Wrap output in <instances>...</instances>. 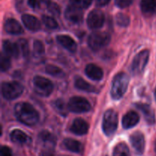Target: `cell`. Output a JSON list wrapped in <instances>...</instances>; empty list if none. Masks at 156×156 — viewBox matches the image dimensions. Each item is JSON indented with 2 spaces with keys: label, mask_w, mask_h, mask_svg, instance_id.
Wrapping results in <instances>:
<instances>
[{
  "label": "cell",
  "mask_w": 156,
  "mask_h": 156,
  "mask_svg": "<svg viewBox=\"0 0 156 156\" xmlns=\"http://www.w3.org/2000/svg\"><path fill=\"white\" fill-rule=\"evenodd\" d=\"M15 115L21 123L27 126H34L39 121V114L32 105L21 102L15 105Z\"/></svg>",
  "instance_id": "6da1fadb"
},
{
  "label": "cell",
  "mask_w": 156,
  "mask_h": 156,
  "mask_svg": "<svg viewBox=\"0 0 156 156\" xmlns=\"http://www.w3.org/2000/svg\"><path fill=\"white\" fill-rule=\"evenodd\" d=\"M129 76L125 73H119L113 79L111 86V97L114 100H119L126 93L129 85Z\"/></svg>",
  "instance_id": "7a4b0ae2"
},
{
  "label": "cell",
  "mask_w": 156,
  "mask_h": 156,
  "mask_svg": "<svg viewBox=\"0 0 156 156\" xmlns=\"http://www.w3.org/2000/svg\"><path fill=\"white\" fill-rule=\"evenodd\" d=\"M118 125V116L117 114L112 109L108 110L104 114L103 124L102 128L105 135H113L117 129Z\"/></svg>",
  "instance_id": "3957f363"
},
{
  "label": "cell",
  "mask_w": 156,
  "mask_h": 156,
  "mask_svg": "<svg viewBox=\"0 0 156 156\" xmlns=\"http://www.w3.org/2000/svg\"><path fill=\"white\" fill-rule=\"evenodd\" d=\"M111 41V36L107 32L97 31L91 34L88 39V46L91 50L97 51L108 45Z\"/></svg>",
  "instance_id": "277c9868"
},
{
  "label": "cell",
  "mask_w": 156,
  "mask_h": 156,
  "mask_svg": "<svg viewBox=\"0 0 156 156\" xmlns=\"http://www.w3.org/2000/svg\"><path fill=\"white\" fill-rule=\"evenodd\" d=\"M24 88L17 82H3L2 84V94L7 100H14L22 94Z\"/></svg>",
  "instance_id": "5b68a950"
},
{
  "label": "cell",
  "mask_w": 156,
  "mask_h": 156,
  "mask_svg": "<svg viewBox=\"0 0 156 156\" xmlns=\"http://www.w3.org/2000/svg\"><path fill=\"white\" fill-rule=\"evenodd\" d=\"M35 92L43 97H47L53 90V85L51 81L42 76H35L33 80Z\"/></svg>",
  "instance_id": "8992f818"
},
{
  "label": "cell",
  "mask_w": 156,
  "mask_h": 156,
  "mask_svg": "<svg viewBox=\"0 0 156 156\" xmlns=\"http://www.w3.org/2000/svg\"><path fill=\"white\" fill-rule=\"evenodd\" d=\"M149 58V51L144 50L134 57L132 63V73L133 75H140L146 68Z\"/></svg>",
  "instance_id": "52a82bcc"
},
{
  "label": "cell",
  "mask_w": 156,
  "mask_h": 156,
  "mask_svg": "<svg viewBox=\"0 0 156 156\" xmlns=\"http://www.w3.org/2000/svg\"><path fill=\"white\" fill-rule=\"evenodd\" d=\"M68 108L72 112L79 114L89 111L91 109V105L85 98L76 96L70 98L68 103Z\"/></svg>",
  "instance_id": "ba28073f"
},
{
  "label": "cell",
  "mask_w": 156,
  "mask_h": 156,
  "mask_svg": "<svg viewBox=\"0 0 156 156\" xmlns=\"http://www.w3.org/2000/svg\"><path fill=\"white\" fill-rule=\"evenodd\" d=\"M105 23V15L98 9L91 11L87 18V24L89 28L98 29L103 26Z\"/></svg>",
  "instance_id": "9c48e42d"
},
{
  "label": "cell",
  "mask_w": 156,
  "mask_h": 156,
  "mask_svg": "<svg viewBox=\"0 0 156 156\" xmlns=\"http://www.w3.org/2000/svg\"><path fill=\"white\" fill-rule=\"evenodd\" d=\"M65 16L70 22L74 24H80L83 20V12L82 9L72 4L66 9Z\"/></svg>",
  "instance_id": "30bf717a"
},
{
  "label": "cell",
  "mask_w": 156,
  "mask_h": 156,
  "mask_svg": "<svg viewBox=\"0 0 156 156\" xmlns=\"http://www.w3.org/2000/svg\"><path fill=\"white\" fill-rule=\"evenodd\" d=\"M130 143L138 155H143L145 150V137L141 132H136L130 136Z\"/></svg>",
  "instance_id": "8fae6325"
},
{
  "label": "cell",
  "mask_w": 156,
  "mask_h": 156,
  "mask_svg": "<svg viewBox=\"0 0 156 156\" xmlns=\"http://www.w3.org/2000/svg\"><path fill=\"white\" fill-rule=\"evenodd\" d=\"M88 128L89 126L85 120L82 118H77L73 122L70 131L76 135L82 136L88 133Z\"/></svg>",
  "instance_id": "7c38bea8"
},
{
  "label": "cell",
  "mask_w": 156,
  "mask_h": 156,
  "mask_svg": "<svg viewBox=\"0 0 156 156\" xmlns=\"http://www.w3.org/2000/svg\"><path fill=\"white\" fill-rule=\"evenodd\" d=\"M21 20H22V22L24 23L26 28L28 29L29 30H31V31H37V30H39L41 29V22L34 15L25 14V15H22Z\"/></svg>",
  "instance_id": "4fadbf2b"
},
{
  "label": "cell",
  "mask_w": 156,
  "mask_h": 156,
  "mask_svg": "<svg viewBox=\"0 0 156 156\" xmlns=\"http://www.w3.org/2000/svg\"><path fill=\"white\" fill-rule=\"evenodd\" d=\"M56 41L61 46H62L64 48L71 53L76 52L77 49V44L76 41L68 35H58L56 37Z\"/></svg>",
  "instance_id": "5bb4252c"
},
{
  "label": "cell",
  "mask_w": 156,
  "mask_h": 156,
  "mask_svg": "<svg viewBox=\"0 0 156 156\" xmlns=\"http://www.w3.org/2000/svg\"><path fill=\"white\" fill-rule=\"evenodd\" d=\"M136 107L143 112V115H144L145 117V119H146V122H147L149 124L152 125L155 123V113H154V111L152 110V108H151L149 105L143 103H138L136 104Z\"/></svg>",
  "instance_id": "9a60e30c"
},
{
  "label": "cell",
  "mask_w": 156,
  "mask_h": 156,
  "mask_svg": "<svg viewBox=\"0 0 156 156\" xmlns=\"http://www.w3.org/2000/svg\"><path fill=\"white\" fill-rule=\"evenodd\" d=\"M140 121V117L138 114L134 111H129L126 113L122 120V125L124 129H130L135 126Z\"/></svg>",
  "instance_id": "2e32d148"
},
{
  "label": "cell",
  "mask_w": 156,
  "mask_h": 156,
  "mask_svg": "<svg viewBox=\"0 0 156 156\" xmlns=\"http://www.w3.org/2000/svg\"><path fill=\"white\" fill-rule=\"evenodd\" d=\"M4 28L6 32L11 34L18 35L23 33V28L21 24L13 18H9L6 20L4 24Z\"/></svg>",
  "instance_id": "e0dca14e"
},
{
  "label": "cell",
  "mask_w": 156,
  "mask_h": 156,
  "mask_svg": "<svg viewBox=\"0 0 156 156\" xmlns=\"http://www.w3.org/2000/svg\"><path fill=\"white\" fill-rule=\"evenodd\" d=\"M85 74L91 79L94 81H98L103 78V70L94 64H88L85 67Z\"/></svg>",
  "instance_id": "ac0fdd59"
},
{
  "label": "cell",
  "mask_w": 156,
  "mask_h": 156,
  "mask_svg": "<svg viewBox=\"0 0 156 156\" xmlns=\"http://www.w3.org/2000/svg\"><path fill=\"white\" fill-rule=\"evenodd\" d=\"M3 52L5 54L11 57L17 58L20 54V49L18 44L10 41H5L2 44Z\"/></svg>",
  "instance_id": "d6986e66"
},
{
  "label": "cell",
  "mask_w": 156,
  "mask_h": 156,
  "mask_svg": "<svg viewBox=\"0 0 156 156\" xmlns=\"http://www.w3.org/2000/svg\"><path fill=\"white\" fill-rule=\"evenodd\" d=\"M63 146L67 150L76 153H82L83 152V146L80 142L73 139H66L63 141Z\"/></svg>",
  "instance_id": "ffe728a7"
},
{
  "label": "cell",
  "mask_w": 156,
  "mask_h": 156,
  "mask_svg": "<svg viewBox=\"0 0 156 156\" xmlns=\"http://www.w3.org/2000/svg\"><path fill=\"white\" fill-rule=\"evenodd\" d=\"M140 8L146 15H153L156 14V0H142Z\"/></svg>",
  "instance_id": "44dd1931"
},
{
  "label": "cell",
  "mask_w": 156,
  "mask_h": 156,
  "mask_svg": "<svg viewBox=\"0 0 156 156\" xmlns=\"http://www.w3.org/2000/svg\"><path fill=\"white\" fill-rule=\"evenodd\" d=\"M10 138L12 142L18 144H25L30 141V138L26 133L20 129H14L10 134Z\"/></svg>",
  "instance_id": "7402d4cb"
},
{
  "label": "cell",
  "mask_w": 156,
  "mask_h": 156,
  "mask_svg": "<svg viewBox=\"0 0 156 156\" xmlns=\"http://www.w3.org/2000/svg\"><path fill=\"white\" fill-rule=\"evenodd\" d=\"M75 86L79 90L87 91V92H96V88L94 86L90 85L88 82L84 80L82 78L78 77L75 80Z\"/></svg>",
  "instance_id": "603a6c76"
},
{
  "label": "cell",
  "mask_w": 156,
  "mask_h": 156,
  "mask_svg": "<svg viewBox=\"0 0 156 156\" xmlns=\"http://www.w3.org/2000/svg\"><path fill=\"white\" fill-rule=\"evenodd\" d=\"M113 156H130V152L126 143H118L114 149Z\"/></svg>",
  "instance_id": "cb8c5ba5"
},
{
  "label": "cell",
  "mask_w": 156,
  "mask_h": 156,
  "mask_svg": "<svg viewBox=\"0 0 156 156\" xmlns=\"http://www.w3.org/2000/svg\"><path fill=\"white\" fill-rule=\"evenodd\" d=\"M53 108H55V110H56L60 115L65 117V116H66L67 114H68L69 108L68 106H66V105L63 100H62V99L56 100L55 101H53Z\"/></svg>",
  "instance_id": "d4e9b609"
},
{
  "label": "cell",
  "mask_w": 156,
  "mask_h": 156,
  "mask_svg": "<svg viewBox=\"0 0 156 156\" xmlns=\"http://www.w3.org/2000/svg\"><path fill=\"white\" fill-rule=\"evenodd\" d=\"M45 69L47 73H48L50 76H56V77L59 78L64 76V73L62 72V70L61 69H59V67L56 66L47 65V66H46Z\"/></svg>",
  "instance_id": "484cf974"
},
{
  "label": "cell",
  "mask_w": 156,
  "mask_h": 156,
  "mask_svg": "<svg viewBox=\"0 0 156 156\" xmlns=\"http://www.w3.org/2000/svg\"><path fill=\"white\" fill-rule=\"evenodd\" d=\"M11 67V61L9 59V56L5 54L4 53L1 54L0 57V69L2 72H5L9 69Z\"/></svg>",
  "instance_id": "4316f807"
},
{
  "label": "cell",
  "mask_w": 156,
  "mask_h": 156,
  "mask_svg": "<svg viewBox=\"0 0 156 156\" xmlns=\"http://www.w3.org/2000/svg\"><path fill=\"white\" fill-rule=\"evenodd\" d=\"M39 138L40 140L42 142H44V143H49V144H55V138L50 132H48V131H42V132L39 134Z\"/></svg>",
  "instance_id": "83f0119b"
},
{
  "label": "cell",
  "mask_w": 156,
  "mask_h": 156,
  "mask_svg": "<svg viewBox=\"0 0 156 156\" xmlns=\"http://www.w3.org/2000/svg\"><path fill=\"white\" fill-rule=\"evenodd\" d=\"M42 21L44 25L50 29H56L58 27V24L56 20L48 15H43Z\"/></svg>",
  "instance_id": "f1b7e54d"
},
{
  "label": "cell",
  "mask_w": 156,
  "mask_h": 156,
  "mask_svg": "<svg viewBox=\"0 0 156 156\" xmlns=\"http://www.w3.org/2000/svg\"><path fill=\"white\" fill-rule=\"evenodd\" d=\"M116 21H117V24L121 27H127L129 24L130 20H129V17L128 15L123 13H119L116 16Z\"/></svg>",
  "instance_id": "f546056e"
},
{
  "label": "cell",
  "mask_w": 156,
  "mask_h": 156,
  "mask_svg": "<svg viewBox=\"0 0 156 156\" xmlns=\"http://www.w3.org/2000/svg\"><path fill=\"white\" fill-rule=\"evenodd\" d=\"M18 45L20 50L24 56H27L29 55V46L27 41L24 39H19L18 41Z\"/></svg>",
  "instance_id": "4dcf8cb0"
},
{
  "label": "cell",
  "mask_w": 156,
  "mask_h": 156,
  "mask_svg": "<svg viewBox=\"0 0 156 156\" xmlns=\"http://www.w3.org/2000/svg\"><path fill=\"white\" fill-rule=\"evenodd\" d=\"M44 46L43 43L40 41H34V53L37 56H42L44 55Z\"/></svg>",
  "instance_id": "1f68e13d"
},
{
  "label": "cell",
  "mask_w": 156,
  "mask_h": 156,
  "mask_svg": "<svg viewBox=\"0 0 156 156\" xmlns=\"http://www.w3.org/2000/svg\"><path fill=\"white\" fill-rule=\"evenodd\" d=\"M47 9H48L50 13L53 14L55 16L59 17V15H60V9H59V6L56 3L52 2H48L47 3Z\"/></svg>",
  "instance_id": "d6a6232c"
},
{
  "label": "cell",
  "mask_w": 156,
  "mask_h": 156,
  "mask_svg": "<svg viewBox=\"0 0 156 156\" xmlns=\"http://www.w3.org/2000/svg\"><path fill=\"white\" fill-rule=\"evenodd\" d=\"M93 0H71L72 4L80 9H87L91 5Z\"/></svg>",
  "instance_id": "836d02e7"
},
{
  "label": "cell",
  "mask_w": 156,
  "mask_h": 156,
  "mask_svg": "<svg viewBox=\"0 0 156 156\" xmlns=\"http://www.w3.org/2000/svg\"><path fill=\"white\" fill-rule=\"evenodd\" d=\"M133 2V0H115V4L117 7L120 9H124L130 5Z\"/></svg>",
  "instance_id": "e575fe53"
},
{
  "label": "cell",
  "mask_w": 156,
  "mask_h": 156,
  "mask_svg": "<svg viewBox=\"0 0 156 156\" xmlns=\"http://www.w3.org/2000/svg\"><path fill=\"white\" fill-rule=\"evenodd\" d=\"M1 156H12V150L8 146H2L1 148Z\"/></svg>",
  "instance_id": "d590c367"
},
{
  "label": "cell",
  "mask_w": 156,
  "mask_h": 156,
  "mask_svg": "<svg viewBox=\"0 0 156 156\" xmlns=\"http://www.w3.org/2000/svg\"><path fill=\"white\" fill-rule=\"evenodd\" d=\"M27 3H28V5L32 9H37L39 7V2L37 0H28Z\"/></svg>",
  "instance_id": "8d00e7d4"
},
{
  "label": "cell",
  "mask_w": 156,
  "mask_h": 156,
  "mask_svg": "<svg viewBox=\"0 0 156 156\" xmlns=\"http://www.w3.org/2000/svg\"><path fill=\"white\" fill-rule=\"evenodd\" d=\"M111 0H96V4L98 6H105L110 2Z\"/></svg>",
  "instance_id": "74e56055"
},
{
  "label": "cell",
  "mask_w": 156,
  "mask_h": 156,
  "mask_svg": "<svg viewBox=\"0 0 156 156\" xmlns=\"http://www.w3.org/2000/svg\"><path fill=\"white\" fill-rule=\"evenodd\" d=\"M41 1H42V2H44L48 3V2H50V0H41Z\"/></svg>",
  "instance_id": "f35d334b"
},
{
  "label": "cell",
  "mask_w": 156,
  "mask_h": 156,
  "mask_svg": "<svg viewBox=\"0 0 156 156\" xmlns=\"http://www.w3.org/2000/svg\"><path fill=\"white\" fill-rule=\"evenodd\" d=\"M155 100H156V88H155Z\"/></svg>",
  "instance_id": "ab89813d"
},
{
  "label": "cell",
  "mask_w": 156,
  "mask_h": 156,
  "mask_svg": "<svg viewBox=\"0 0 156 156\" xmlns=\"http://www.w3.org/2000/svg\"><path fill=\"white\" fill-rule=\"evenodd\" d=\"M155 152H156V141H155Z\"/></svg>",
  "instance_id": "60d3db41"
}]
</instances>
